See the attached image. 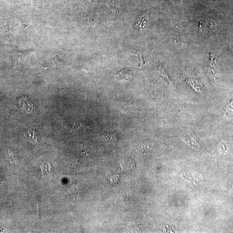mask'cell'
Returning <instances> with one entry per match:
<instances>
[{
    "label": "cell",
    "instance_id": "6da1fadb",
    "mask_svg": "<svg viewBox=\"0 0 233 233\" xmlns=\"http://www.w3.org/2000/svg\"><path fill=\"white\" fill-rule=\"evenodd\" d=\"M80 162L79 160L76 159H70L67 163V166L68 169L74 170L77 169L80 165Z\"/></svg>",
    "mask_w": 233,
    "mask_h": 233
},
{
    "label": "cell",
    "instance_id": "7a4b0ae2",
    "mask_svg": "<svg viewBox=\"0 0 233 233\" xmlns=\"http://www.w3.org/2000/svg\"><path fill=\"white\" fill-rule=\"evenodd\" d=\"M158 73H159V74L160 77L162 79H163V80L165 82V83L167 84H170L171 82L170 79L168 77V76L166 74L165 72H164L163 68H161L160 66L159 65V66H158Z\"/></svg>",
    "mask_w": 233,
    "mask_h": 233
},
{
    "label": "cell",
    "instance_id": "3957f363",
    "mask_svg": "<svg viewBox=\"0 0 233 233\" xmlns=\"http://www.w3.org/2000/svg\"><path fill=\"white\" fill-rule=\"evenodd\" d=\"M232 115V101L230 102L226 107L225 111V116H229Z\"/></svg>",
    "mask_w": 233,
    "mask_h": 233
}]
</instances>
